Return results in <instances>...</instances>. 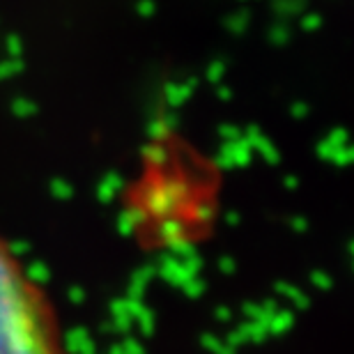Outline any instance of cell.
Listing matches in <instances>:
<instances>
[{
  "label": "cell",
  "mask_w": 354,
  "mask_h": 354,
  "mask_svg": "<svg viewBox=\"0 0 354 354\" xmlns=\"http://www.w3.org/2000/svg\"><path fill=\"white\" fill-rule=\"evenodd\" d=\"M127 187V218L147 249L201 244L216 221L218 175L173 131L147 143Z\"/></svg>",
  "instance_id": "cell-1"
},
{
  "label": "cell",
  "mask_w": 354,
  "mask_h": 354,
  "mask_svg": "<svg viewBox=\"0 0 354 354\" xmlns=\"http://www.w3.org/2000/svg\"><path fill=\"white\" fill-rule=\"evenodd\" d=\"M0 354H72L51 297L0 232Z\"/></svg>",
  "instance_id": "cell-2"
}]
</instances>
